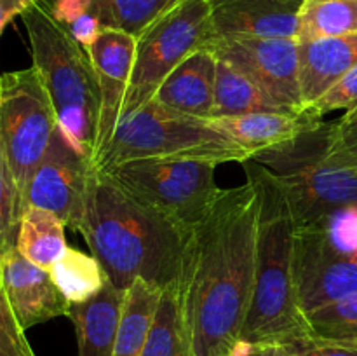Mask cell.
Returning <instances> with one entry per match:
<instances>
[{
	"instance_id": "cell-30",
	"label": "cell",
	"mask_w": 357,
	"mask_h": 356,
	"mask_svg": "<svg viewBox=\"0 0 357 356\" xmlns=\"http://www.w3.org/2000/svg\"><path fill=\"white\" fill-rule=\"evenodd\" d=\"M326 156L333 159L357 156V105L338 121L328 122Z\"/></svg>"
},
{
	"instance_id": "cell-21",
	"label": "cell",
	"mask_w": 357,
	"mask_h": 356,
	"mask_svg": "<svg viewBox=\"0 0 357 356\" xmlns=\"http://www.w3.org/2000/svg\"><path fill=\"white\" fill-rule=\"evenodd\" d=\"M65 227L63 220L52 212L28 206L21 216L16 248L24 258L49 271L68 248Z\"/></svg>"
},
{
	"instance_id": "cell-15",
	"label": "cell",
	"mask_w": 357,
	"mask_h": 356,
	"mask_svg": "<svg viewBox=\"0 0 357 356\" xmlns=\"http://www.w3.org/2000/svg\"><path fill=\"white\" fill-rule=\"evenodd\" d=\"M216 37H293L298 35L303 0H209Z\"/></svg>"
},
{
	"instance_id": "cell-2",
	"label": "cell",
	"mask_w": 357,
	"mask_h": 356,
	"mask_svg": "<svg viewBox=\"0 0 357 356\" xmlns=\"http://www.w3.org/2000/svg\"><path fill=\"white\" fill-rule=\"evenodd\" d=\"M80 232L107 278L122 292L138 278L160 290L176 285L187 234L108 171H91Z\"/></svg>"
},
{
	"instance_id": "cell-17",
	"label": "cell",
	"mask_w": 357,
	"mask_h": 356,
	"mask_svg": "<svg viewBox=\"0 0 357 356\" xmlns=\"http://www.w3.org/2000/svg\"><path fill=\"white\" fill-rule=\"evenodd\" d=\"M216 56L201 49L181 61L164 79L152 100L169 110L197 119L213 117L215 105Z\"/></svg>"
},
{
	"instance_id": "cell-14",
	"label": "cell",
	"mask_w": 357,
	"mask_h": 356,
	"mask_svg": "<svg viewBox=\"0 0 357 356\" xmlns=\"http://www.w3.org/2000/svg\"><path fill=\"white\" fill-rule=\"evenodd\" d=\"M100 86V128L96 156L114 135L122 115L126 93L131 80L136 54V37L117 28H103L100 37L87 49ZM96 161V157H94Z\"/></svg>"
},
{
	"instance_id": "cell-19",
	"label": "cell",
	"mask_w": 357,
	"mask_h": 356,
	"mask_svg": "<svg viewBox=\"0 0 357 356\" xmlns=\"http://www.w3.org/2000/svg\"><path fill=\"white\" fill-rule=\"evenodd\" d=\"M354 66L357 34L300 42V84L305 107L323 96Z\"/></svg>"
},
{
	"instance_id": "cell-8",
	"label": "cell",
	"mask_w": 357,
	"mask_h": 356,
	"mask_svg": "<svg viewBox=\"0 0 357 356\" xmlns=\"http://www.w3.org/2000/svg\"><path fill=\"white\" fill-rule=\"evenodd\" d=\"M216 40L209 0H181L136 38L131 80L122 112L149 103L167 75Z\"/></svg>"
},
{
	"instance_id": "cell-31",
	"label": "cell",
	"mask_w": 357,
	"mask_h": 356,
	"mask_svg": "<svg viewBox=\"0 0 357 356\" xmlns=\"http://www.w3.org/2000/svg\"><path fill=\"white\" fill-rule=\"evenodd\" d=\"M357 105V66L349 70L338 82H335L323 96L317 98L305 108L314 112L319 117H324L326 114L333 110H340V108L356 107Z\"/></svg>"
},
{
	"instance_id": "cell-11",
	"label": "cell",
	"mask_w": 357,
	"mask_h": 356,
	"mask_svg": "<svg viewBox=\"0 0 357 356\" xmlns=\"http://www.w3.org/2000/svg\"><path fill=\"white\" fill-rule=\"evenodd\" d=\"M93 168L94 164L80 156L58 128L44 159L31 177L26 208L37 206L52 212L66 227L80 232L86 218L87 191Z\"/></svg>"
},
{
	"instance_id": "cell-36",
	"label": "cell",
	"mask_w": 357,
	"mask_h": 356,
	"mask_svg": "<svg viewBox=\"0 0 357 356\" xmlns=\"http://www.w3.org/2000/svg\"><path fill=\"white\" fill-rule=\"evenodd\" d=\"M253 356H293V351L289 346L265 344V346H255Z\"/></svg>"
},
{
	"instance_id": "cell-28",
	"label": "cell",
	"mask_w": 357,
	"mask_h": 356,
	"mask_svg": "<svg viewBox=\"0 0 357 356\" xmlns=\"http://www.w3.org/2000/svg\"><path fill=\"white\" fill-rule=\"evenodd\" d=\"M307 225L312 227L338 253L357 255V206L335 209Z\"/></svg>"
},
{
	"instance_id": "cell-37",
	"label": "cell",
	"mask_w": 357,
	"mask_h": 356,
	"mask_svg": "<svg viewBox=\"0 0 357 356\" xmlns=\"http://www.w3.org/2000/svg\"><path fill=\"white\" fill-rule=\"evenodd\" d=\"M253 349H255V346L251 344V342L239 339V341L234 344V348L230 349L225 356H253Z\"/></svg>"
},
{
	"instance_id": "cell-35",
	"label": "cell",
	"mask_w": 357,
	"mask_h": 356,
	"mask_svg": "<svg viewBox=\"0 0 357 356\" xmlns=\"http://www.w3.org/2000/svg\"><path fill=\"white\" fill-rule=\"evenodd\" d=\"M45 0H0V35L10 20L16 16H23L28 9Z\"/></svg>"
},
{
	"instance_id": "cell-7",
	"label": "cell",
	"mask_w": 357,
	"mask_h": 356,
	"mask_svg": "<svg viewBox=\"0 0 357 356\" xmlns=\"http://www.w3.org/2000/svg\"><path fill=\"white\" fill-rule=\"evenodd\" d=\"M56 129L58 117L35 66L0 75V143L23 209L31 177Z\"/></svg>"
},
{
	"instance_id": "cell-23",
	"label": "cell",
	"mask_w": 357,
	"mask_h": 356,
	"mask_svg": "<svg viewBox=\"0 0 357 356\" xmlns=\"http://www.w3.org/2000/svg\"><path fill=\"white\" fill-rule=\"evenodd\" d=\"M357 34V0H303L298 42Z\"/></svg>"
},
{
	"instance_id": "cell-16",
	"label": "cell",
	"mask_w": 357,
	"mask_h": 356,
	"mask_svg": "<svg viewBox=\"0 0 357 356\" xmlns=\"http://www.w3.org/2000/svg\"><path fill=\"white\" fill-rule=\"evenodd\" d=\"M206 121L237 143L250 159L261 150L291 142L323 124V117L310 112L309 108L255 112L244 115L209 117Z\"/></svg>"
},
{
	"instance_id": "cell-26",
	"label": "cell",
	"mask_w": 357,
	"mask_h": 356,
	"mask_svg": "<svg viewBox=\"0 0 357 356\" xmlns=\"http://www.w3.org/2000/svg\"><path fill=\"white\" fill-rule=\"evenodd\" d=\"M181 0H91V13L103 28H117L136 38Z\"/></svg>"
},
{
	"instance_id": "cell-13",
	"label": "cell",
	"mask_w": 357,
	"mask_h": 356,
	"mask_svg": "<svg viewBox=\"0 0 357 356\" xmlns=\"http://www.w3.org/2000/svg\"><path fill=\"white\" fill-rule=\"evenodd\" d=\"M0 281L10 311L24 332L58 316H68L70 304L47 269L24 258L16 246L0 255Z\"/></svg>"
},
{
	"instance_id": "cell-27",
	"label": "cell",
	"mask_w": 357,
	"mask_h": 356,
	"mask_svg": "<svg viewBox=\"0 0 357 356\" xmlns=\"http://www.w3.org/2000/svg\"><path fill=\"white\" fill-rule=\"evenodd\" d=\"M309 341L357 349V295L305 313Z\"/></svg>"
},
{
	"instance_id": "cell-22",
	"label": "cell",
	"mask_w": 357,
	"mask_h": 356,
	"mask_svg": "<svg viewBox=\"0 0 357 356\" xmlns=\"http://www.w3.org/2000/svg\"><path fill=\"white\" fill-rule=\"evenodd\" d=\"M275 110H289V108H284L279 103H275L250 77L244 75L241 70L230 65L229 61L216 56L213 117H227V115H244L255 114V112Z\"/></svg>"
},
{
	"instance_id": "cell-1",
	"label": "cell",
	"mask_w": 357,
	"mask_h": 356,
	"mask_svg": "<svg viewBox=\"0 0 357 356\" xmlns=\"http://www.w3.org/2000/svg\"><path fill=\"white\" fill-rule=\"evenodd\" d=\"M257 191L250 180L222 188L185 236L178 302L194 356H225L250 311L257 250Z\"/></svg>"
},
{
	"instance_id": "cell-18",
	"label": "cell",
	"mask_w": 357,
	"mask_h": 356,
	"mask_svg": "<svg viewBox=\"0 0 357 356\" xmlns=\"http://www.w3.org/2000/svg\"><path fill=\"white\" fill-rule=\"evenodd\" d=\"M126 292L105 279L100 292L82 304H70L68 318L75 325L79 356H114Z\"/></svg>"
},
{
	"instance_id": "cell-12",
	"label": "cell",
	"mask_w": 357,
	"mask_h": 356,
	"mask_svg": "<svg viewBox=\"0 0 357 356\" xmlns=\"http://www.w3.org/2000/svg\"><path fill=\"white\" fill-rule=\"evenodd\" d=\"M295 286L303 314L357 295V255L335 251L312 227H296Z\"/></svg>"
},
{
	"instance_id": "cell-32",
	"label": "cell",
	"mask_w": 357,
	"mask_h": 356,
	"mask_svg": "<svg viewBox=\"0 0 357 356\" xmlns=\"http://www.w3.org/2000/svg\"><path fill=\"white\" fill-rule=\"evenodd\" d=\"M0 356H35L23 328L17 325L0 281Z\"/></svg>"
},
{
	"instance_id": "cell-20",
	"label": "cell",
	"mask_w": 357,
	"mask_h": 356,
	"mask_svg": "<svg viewBox=\"0 0 357 356\" xmlns=\"http://www.w3.org/2000/svg\"><path fill=\"white\" fill-rule=\"evenodd\" d=\"M162 290L145 279H135L126 290L114 356H142Z\"/></svg>"
},
{
	"instance_id": "cell-5",
	"label": "cell",
	"mask_w": 357,
	"mask_h": 356,
	"mask_svg": "<svg viewBox=\"0 0 357 356\" xmlns=\"http://www.w3.org/2000/svg\"><path fill=\"white\" fill-rule=\"evenodd\" d=\"M138 159H190L208 163H246L248 154L206 119L169 110L157 101L122 112L114 135L94 161L108 170Z\"/></svg>"
},
{
	"instance_id": "cell-34",
	"label": "cell",
	"mask_w": 357,
	"mask_h": 356,
	"mask_svg": "<svg viewBox=\"0 0 357 356\" xmlns=\"http://www.w3.org/2000/svg\"><path fill=\"white\" fill-rule=\"evenodd\" d=\"M293 356H357V349L344 348V346L324 344L316 341H302L289 346Z\"/></svg>"
},
{
	"instance_id": "cell-6",
	"label": "cell",
	"mask_w": 357,
	"mask_h": 356,
	"mask_svg": "<svg viewBox=\"0 0 357 356\" xmlns=\"http://www.w3.org/2000/svg\"><path fill=\"white\" fill-rule=\"evenodd\" d=\"M328 122L251 159L272 171L284 187L296 225L335 209L357 206V156H326Z\"/></svg>"
},
{
	"instance_id": "cell-29",
	"label": "cell",
	"mask_w": 357,
	"mask_h": 356,
	"mask_svg": "<svg viewBox=\"0 0 357 356\" xmlns=\"http://www.w3.org/2000/svg\"><path fill=\"white\" fill-rule=\"evenodd\" d=\"M23 213V205L0 143V255L10 246H16Z\"/></svg>"
},
{
	"instance_id": "cell-33",
	"label": "cell",
	"mask_w": 357,
	"mask_h": 356,
	"mask_svg": "<svg viewBox=\"0 0 357 356\" xmlns=\"http://www.w3.org/2000/svg\"><path fill=\"white\" fill-rule=\"evenodd\" d=\"M66 28H68V31L72 34V37L75 38L86 51L94 44V40H96V38L100 37L101 31H103V24L100 23V20H98L93 13L82 14V16L77 17V20L73 21V23H70Z\"/></svg>"
},
{
	"instance_id": "cell-3",
	"label": "cell",
	"mask_w": 357,
	"mask_h": 356,
	"mask_svg": "<svg viewBox=\"0 0 357 356\" xmlns=\"http://www.w3.org/2000/svg\"><path fill=\"white\" fill-rule=\"evenodd\" d=\"M243 168L257 191L258 215L253 295L241 339L253 346L309 341L293 272L296 223L289 199L279 178L264 164L250 159Z\"/></svg>"
},
{
	"instance_id": "cell-10",
	"label": "cell",
	"mask_w": 357,
	"mask_h": 356,
	"mask_svg": "<svg viewBox=\"0 0 357 356\" xmlns=\"http://www.w3.org/2000/svg\"><path fill=\"white\" fill-rule=\"evenodd\" d=\"M211 51L289 110H303L300 42L293 37H216Z\"/></svg>"
},
{
	"instance_id": "cell-24",
	"label": "cell",
	"mask_w": 357,
	"mask_h": 356,
	"mask_svg": "<svg viewBox=\"0 0 357 356\" xmlns=\"http://www.w3.org/2000/svg\"><path fill=\"white\" fill-rule=\"evenodd\" d=\"M142 356H194L178 302L176 285L162 290Z\"/></svg>"
},
{
	"instance_id": "cell-9",
	"label": "cell",
	"mask_w": 357,
	"mask_h": 356,
	"mask_svg": "<svg viewBox=\"0 0 357 356\" xmlns=\"http://www.w3.org/2000/svg\"><path fill=\"white\" fill-rule=\"evenodd\" d=\"M216 166L208 161L138 159L105 171L187 234L222 192L215 181Z\"/></svg>"
},
{
	"instance_id": "cell-25",
	"label": "cell",
	"mask_w": 357,
	"mask_h": 356,
	"mask_svg": "<svg viewBox=\"0 0 357 356\" xmlns=\"http://www.w3.org/2000/svg\"><path fill=\"white\" fill-rule=\"evenodd\" d=\"M49 272L68 304H82L89 300L103 288L107 279L103 267L93 255H86L70 246Z\"/></svg>"
},
{
	"instance_id": "cell-4",
	"label": "cell",
	"mask_w": 357,
	"mask_h": 356,
	"mask_svg": "<svg viewBox=\"0 0 357 356\" xmlns=\"http://www.w3.org/2000/svg\"><path fill=\"white\" fill-rule=\"evenodd\" d=\"M33 66L40 73L66 142L94 164L100 128V86L91 56L44 2L23 14Z\"/></svg>"
}]
</instances>
